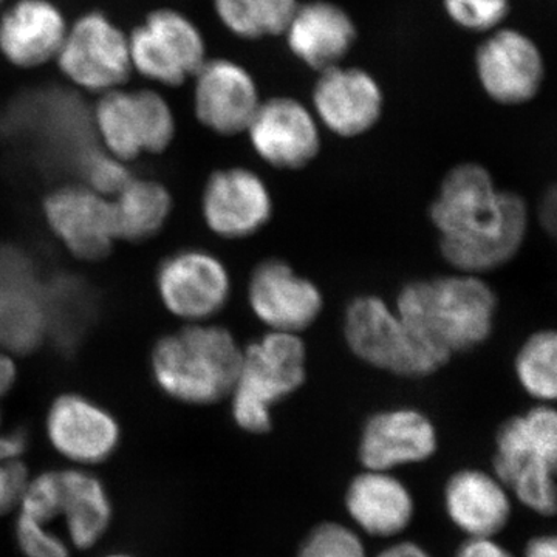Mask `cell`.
I'll list each match as a JSON object with an SVG mask.
<instances>
[{"mask_svg": "<svg viewBox=\"0 0 557 557\" xmlns=\"http://www.w3.org/2000/svg\"><path fill=\"white\" fill-rule=\"evenodd\" d=\"M456 557H515L507 548L502 547L494 537H469Z\"/></svg>", "mask_w": 557, "mask_h": 557, "instance_id": "cell-34", "label": "cell"}, {"mask_svg": "<svg viewBox=\"0 0 557 557\" xmlns=\"http://www.w3.org/2000/svg\"><path fill=\"white\" fill-rule=\"evenodd\" d=\"M376 557H432L426 549L413 542H399L381 552Z\"/></svg>", "mask_w": 557, "mask_h": 557, "instance_id": "cell-38", "label": "cell"}, {"mask_svg": "<svg viewBox=\"0 0 557 557\" xmlns=\"http://www.w3.org/2000/svg\"><path fill=\"white\" fill-rule=\"evenodd\" d=\"M0 423H2V413H0Z\"/></svg>", "mask_w": 557, "mask_h": 557, "instance_id": "cell-41", "label": "cell"}, {"mask_svg": "<svg viewBox=\"0 0 557 557\" xmlns=\"http://www.w3.org/2000/svg\"><path fill=\"white\" fill-rule=\"evenodd\" d=\"M75 166L83 180L81 183L108 199H113L134 177L129 163L116 159L98 145L84 150Z\"/></svg>", "mask_w": 557, "mask_h": 557, "instance_id": "cell-30", "label": "cell"}, {"mask_svg": "<svg viewBox=\"0 0 557 557\" xmlns=\"http://www.w3.org/2000/svg\"><path fill=\"white\" fill-rule=\"evenodd\" d=\"M110 205L116 240L132 244L156 237L172 214L170 189L152 178L132 177Z\"/></svg>", "mask_w": 557, "mask_h": 557, "instance_id": "cell-25", "label": "cell"}, {"mask_svg": "<svg viewBox=\"0 0 557 557\" xmlns=\"http://www.w3.org/2000/svg\"><path fill=\"white\" fill-rule=\"evenodd\" d=\"M298 557H368L361 537L341 523L325 522L310 531Z\"/></svg>", "mask_w": 557, "mask_h": 557, "instance_id": "cell-32", "label": "cell"}, {"mask_svg": "<svg viewBox=\"0 0 557 557\" xmlns=\"http://www.w3.org/2000/svg\"><path fill=\"white\" fill-rule=\"evenodd\" d=\"M556 190L549 189L547 196L542 199L541 208H539V215H541V223L548 233H555L556 230Z\"/></svg>", "mask_w": 557, "mask_h": 557, "instance_id": "cell-37", "label": "cell"}, {"mask_svg": "<svg viewBox=\"0 0 557 557\" xmlns=\"http://www.w3.org/2000/svg\"><path fill=\"white\" fill-rule=\"evenodd\" d=\"M10 0H0V11H2L3 9H5V5L7 3H9Z\"/></svg>", "mask_w": 557, "mask_h": 557, "instance_id": "cell-40", "label": "cell"}, {"mask_svg": "<svg viewBox=\"0 0 557 557\" xmlns=\"http://www.w3.org/2000/svg\"><path fill=\"white\" fill-rule=\"evenodd\" d=\"M197 123L220 137L247 132L260 106L258 84L239 62L208 58L189 81Z\"/></svg>", "mask_w": 557, "mask_h": 557, "instance_id": "cell-12", "label": "cell"}, {"mask_svg": "<svg viewBox=\"0 0 557 557\" xmlns=\"http://www.w3.org/2000/svg\"><path fill=\"white\" fill-rule=\"evenodd\" d=\"M244 347L222 325L186 324L161 336L150 351L153 383L166 397L188 406H209L228 398L236 383Z\"/></svg>", "mask_w": 557, "mask_h": 557, "instance_id": "cell-3", "label": "cell"}, {"mask_svg": "<svg viewBox=\"0 0 557 557\" xmlns=\"http://www.w3.org/2000/svg\"><path fill=\"white\" fill-rule=\"evenodd\" d=\"M475 67L483 90L500 104L533 100L544 79V60L523 33L500 30L480 46Z\"/></svg>", "mask_w": 557, "mask_h": 557, "instance_id": "cell-19", "label": "cell"}, {"mask_svg": "<svg viewBox=\"0 0 557 557\" xmlns=\"http://www.w3.org/2000/svg\"><path fill=\"white\" fill-rule=\"evenodd\" d=\"M14 547L21 557H73L67 539L60 528L38 520L13 515Z\"/></svg>", "mask_w": 557, "mask_h": 557, "instance_id": "cell-31", "label": "cell"}, {"mask_svg": "<svg viewBox=\"0 0 557 557\" xmlns=\"http://www.w3.org/2000/svg\"><path fill=\"white\" fill-rule=\"evenodd\" d=\"M69 24L57 0H10L0 11V60L21 72L53 64Z\"/></svg>", "mask_w": 557, "mask_h": 557, "instance_id": "cell-16", "label": "cell"}, {"mask_svg": "<svg viewBox=\"0 0 557 557\" xmlns=\"http://www.w3.org/2000/svg\"><path fill=\"white\" fill-rule=\"evenodd\" d=\"M156 288L168 313L186 324H199L225 309L231 276L218 256L200 248H185L161 260Z\"/></svg>", "mask_w": 557, "mask_h": 557, "instance_id": "cell-11", "label": "cell"}, {"mask_svg": "<svg viewBox=\"0 0 557 557\" xmlns=\"http://www.w3.org/2000/svg\"><path fill=\"white\" fill-rule=\"evenodd\" d=\"M44 435L65 467L94 471L112 460L123 442L119 418L100 403L75 392L51 401Z\"/></svg>", "mask_w": 557, "mask_h": 557, "instance_id": "cell-10", "label": "cell"}, {"mask_svg": "<svg viewBox=\"0 0 557 557\" xmlns=\"http://www.w3.org/2000/svg\"><path fill=\"white\" fill-rule=\"evenodd\" d=\"M437 448V429L426 413L413 408H394L368 418L358 453L366 469L392 471L403 465L426 461Z\"/></svg>", "mask_w": 557, "mask_h": 557, "instance_id": "cell-18", "label": "cell"}, {"mask_svg": "<svg viewBox=\"0 0 557 557\" xmlns=\"http://www.w3.org/2000/svg\"><path fill=\"white\" fill-rule=\"evenodd\" d=\"M95 557H138V556L132 555V553H129V552H124V549H113V552L100 553V555H97Z\"/></svg>", "mask_w": 557, "mask_h": 557, "instance_id": "cell-39", "label": "cell"}, {"mask_svg": "<svg viewBox=\"0 0 557 557\" xmlns=\"http://www.w3.org/2000/svg\"><path fill=\"white\" fill-rule=\"evenodd\" d=\"M90 126L97 145L132 163L143 156H161L177 138L174 106L159 87L124 86L95 98Z\"/></svg>", "mask_w": 557, "mask_h": 557, "instance_id": "cell-6", "label": "cell"}, {"mask_svg": "<svg viewBox=\"0 0 557 557\" xmlns=\"http://www.w3.org/2000/svg\"><path fill=\"white\" fill-rule=\"evenodd\" d=\"M28 446L25 432H0V519L14 515L32 478L25 460Z\"/></svg>", "mask_w": 557, "mask_h": 557, "instance_id": "cell-29", "label": "cell"}, {"mask_svg": "<svg viewBox=\"0 0 557 557\" xmlns=\"http://www.w3.org/2000/svg\"><path fill=\"white\" fill-rule=\"evenodd\" d=\"M248 304L270 332L299 335L321 317L324 296L313 281L300 276L285 260L269 259L252 270Z\"/></svg>", "mask_w": 557, "mask_h": 557, "instance_id": "cell-15", "label": "cell"}, {"mask_svg": "<svg viewBox=\"0 0 557 557\" xmlns=\"http://www.w3.org/2000/svg\"><path fill=\"white\" fill-rule=\"evenodd\" d=\"M127 35L134 76L161 90L188 84L209 58L199 24L175 7L146 11Z\"/></svg>", "mask_w": 557, "mask_h": 557, "instance_id": "cell-9", "label": "cell"}, {"mask_svg": "<svg viewBox=\"0 0 557 557\" xmlns=\"http://www.w3.org/2000/svg\"><path fill=\"white\" fill-rule=\"evenodd\" d=\"M58 478L61 533L73 552H95L115 523V500L108 483L94 469L62 467Z\"/></svg>", "mask_w": 557, "mask_h": 557, "instance_id": "cell-20", "label": "cell"}, {"mask_svg": "<svg viewBox=\"0 0 557 557\" xmlns=\"http://www.w3.org/2000/svg\"><path fill=\"white\" fill-rule=\"evenodd\" d=\"M220 24L240 39H262L287 30L298 0H211Z\"/></svg>", "mask_w": 557, "mask_h": 557, "instance_id": "cell-26", "label": "cell"}, {"mask_svg": "<svg viewBox=\"0 0 557 557\" xmlns=\"http://www.w3.org/2000/svg\"><path fill=\"white\" fill-rule=\"evenodd\" d=\"M395 310L421 339L453 358L490 338L497 296L478 274L456 273L409 282Z\"/></svg>", "mask_w": 557, "mask_h": 557, "instance_id": "cell-2", "label": "cell"}, {"mask_svg": "<svg viewBox=\"0 0 557 557\" xmlns=\"http://www.w3.org/2000/svg\"><path fill=\"white\" fill-rule=\"evenodd\" d=\"M429 215L443 259L457 273L478 276L516 258L530 223L527 201L498 189L478 163L458 164L446 174Z\"/></svg>", "mask_w": 557, "mask_h": 557, "instance_id": "cell-1", "label": "cell"}, {"mask_svg": "<svg viewBox=\"0 0 557 557\" xmlns=\"http://www.w3.org/2000/svg\"><path fill=\"white\" fill-rule=\"evenodd\" d=\"M247 134L260 159L277 170H300L317 159L321 149L317 121L292 98L260 102Z\"/></svg>", "mask_w": 557, "mask_h": 557, "instance_id": "cell-17", "label": "cell"}, {"mask_svg": "<svg viewBox=\"0 0 557 557\" xmlns=\"http://www.w3.org/2000/svg\"><path fill=\"white\" fill-rule=\"evenodd\" d=\"M17 379V366L13 355L0 350V399L13 388Z\"/></svg>", "mask_w": 557, "mask_h": 557, "instance_id": "cell-35", "label": "cell"}, {"mask_svg": "<svg viewBox=\"0 0 557 557\" xmlns=\"http://www.w3.org/2000/svg\"><path fill=\"white\" fill-rule=\"evenodd\" d=\"M350 518L362 531L392 537L410 525L416 511L412 494L391 471L366 469L351 480L346 493Z\"/></svg>", "mask_w": 557, "mask_h": 557, "instance_id": "cell-23", "label": "cell"}, {"mask_svg": "<svg viewBox=\"0 0 557 557\" xmlns=\"http://www.w3.org/2000/svg\"><path fill=\"white\" fill-rule=\"evenodd\" d=\"M289 50L311 69L336 67L357 39L354 21L335 3L298 7L287 30Z\"/></svg>", "mask_w": 557, "mask_h": 557, "instance_id": "cell-24", "label": "cell"}, {"mask_svg": "<svg viewBox=\"0 0 557 557\" xmlns=\"http://www.w3.org/2000/svg\"><path fill=\"white\" fill-rule=\"evenodd\" d=\"M46 322V310L27 282L0 287V350L13 354L38 346Z\"/></svg>", "mask_w": 557, "mask_h": 557, "instance_id": "cell-27", "label": "cell"}, {"mask_svg": "<svg viewBox=\"0 0 557 557\" xmlns=\"http://www.w3.org/2000/svg\"><path fill=\"white\" fill-rule=\"evenodd\" d=\"M450 20L471 32H486L507 17L509 0H445Z\"/></svg>", "mask_w": 557, "mask_h": 557, "instance_id": "cell-33", "label": "cell"}, {"mask_svg": "<svg viewBox=\"0 0 557 557\" xmlns=\"http://www.w3.org/2000/svg\"><path fill=\"white\" fill-rule=\"evenodd\" d=\"M525 557H557L555 536H537L528 542Z\"/></svg>", "mask_w": 557, "mask_h": 557, "instance_id": "cell-36", "label": "cell"}, {"mask_svg": "<svg viewBox=\"0 0 557 557\" xmlns=\"http://www.w3.org/2000/svg\"><path fill=\"white\" fill-rule=\"evenodd\" d=\"M64 86L83 97H101L129 86V35L108 11H83L70 21L64 42L53 62Z\"/></svg>", "mask_w": 557, "mask_h": 557, "instance_id": "cell-8", "label": "cell"}, {"mask_svg": "<svg viewBox=\"0 0 557 557\" xmlns=\"http://www.w3.org/2000/svg\"><path fill=\"white\" fill-rule=\"evenodd\" d=\"M516 376L523 391L541 405L557 397V335L555 330L531 333L519 348Z\"/></svg>", "mask_w": 557, "mask_h": 557, "instance_id": "cell-28", "label": "cell"}, {"mask_svg": "<svg viewBox=\"0 0 557 557\" xmlns=\"http://www.w3.org/2000/svg\"><path fill=\"white\" fill-rule=\"evenodd\" d=\"M307 347L295 333L269 332L244 347L239 375L231 391V416L248 434H267L273 408L304 386Z\"/></svg>", "mask_w": 557, "mask_h": 557, "instance_id": "cell-5", "label": "cell"}, {"mask_svg": "<svg viewBox=\"0 0 557 557\" xmlns=\"http://www.w3.org/2000/svg\"><path fill=\"white\" fill-rule=\"evenodd\" d=\"M273 211L269 186L247 168L214 171L205 183L201 218L208 230L222 239L255 236L273 218Z\"/></svg>", "mask_w": 557, "mask_h": 557, "instance_id": "cell-13", "label": "cell"}, {"mask_svg": "<svg viewBox=\"0 0 557 557\" xmlns=\"http://www.w3.org/2000/svg\"><path fill=\"white\" fill-rule=\"evenodd\" d=\"M47 226L73 258L100 260L116 242L112 205L83 183L61 185L42 203Z\"/></svg>", "mask_w": 557, "mask_h": 557, "instance_id": "cell-14", "label": "cell"}, {"mask_svg": "<svg viewBox=\"0 0 557 557\" xmlns=\"http://www.w3.org/2000/svg\"><path fill=\"white\" fill-rule=\"evenodd\" d=\"M449 519L469 537H494L509 522L511 498L504 483L480 469H461L446 483Z\"/></svg>", "mask_w": 557, "mask_h": 557, "instance_id": "cell-22", "label": "cell"}, {"mask_svg": "<svg viewBox=\"0 0 557 557\" xmlns=\"http://www.w3.org/2000/svg\"><path fill=\"white\" fill-rule=\"evenodd\" d=\"M344 338L362 362L401 379H426L450 359L421 339L386 300L373 295L350 300L344 314Z\"/></svg>", "mask_w": 557, "mask_h": 557, "instance_id": "cell-7", "label": "cell"}, {"mask_svg": "<svg viewBox=\"0 0 557 557\" xmlns=\"http://www.w3.org/2000/svg\"><path fill=\"white\" fill-rule=\"evenodd\" d=\"M494 475L541 516L556 512L557 413L539 405L508 418L496 434Z\"/></svg>", "mask_w": 557, "mask_h": 557, "instance_id": "cell-4", "label": "cell"}, {"mask_svg": "<svg viewBox=\"0 0 557 557\" xmlns=\"http://www.w3.org/2000/svg\"><path fill=\"white\" fill-rule=\"evenodd\" d=\"M313 104L319 119L333 134L359 137L379 123L383 91L369 73L336 65L322 72L314 86Z\"/></svg>", "mask_w": 557, "mask_h": 557, "instance_id": "cell-21", "label": "cell"}]
</instances>
